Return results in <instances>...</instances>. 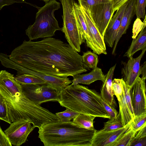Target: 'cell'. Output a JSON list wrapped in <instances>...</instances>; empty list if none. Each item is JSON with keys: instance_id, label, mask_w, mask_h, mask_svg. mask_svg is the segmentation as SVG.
Returning <instances> with one entry per match:
<instances>
[{"instance_id": "obj_27", "label": "cell", "mask_w": 146, "mask_h": 146, "mask_svg": "<svg viewBox=\"0 0 146 146\" xmlns=\"http://www.w3.org/2000/svg\"><path fill=\"white\" fill-rule=\"evenodd\" d=\"M146 126V113L135 116L130 124V127L136 134L143 127Z\"/></svg>"}, {"instance_id": "obj_41", "label": "cell", "mask_w": 146, "mask_h": 146, "mask_svg": "<svg viewBox=\"0 0 146 146\" xmlns=\"http://www.w3.org/2000/svg\"></svg>"}, {"instance_id": "obj_12", "label": "cell", "mask_w": 146, "mask_h": 146, "mask_svg": "<svg viewBox=\"0 0 146 146\" xmlns=\"http://www.w3.org/2000/svg\"><path fill=\"white\" fill-rule=\"evenodd\" d=\"M127 3L128 1L117 10L110 19L105 32L103 37L104 41L105 44L110 47L113 46Z\"/></svg>"}, {"instance_id": "obj_30", "label": "cell", "mask_w": 146, "mask_h": 146, "mask_svg": "<svg viewBox=\"0 0 146 146\" xmlns=\"http://www.w3.org/2000/svg\"><path fill=\"white\" fill-rule=\"evenodd\" d=\"M79 114L68 108H66V110L64 111L55 113L60 121L65 122L69 121L74 119Z\"/></svg>"}, {"instance_id": "obj_37", "label": "cell", "mask_w": 146, "mask_h": 146, "mask_svg": "<svg viewBox=\"0 0 146 146\" xmlns=\"http://www.w3.org/2000/svg\"><path fill=\"white\" fill-rule=\"evenodd\" d=\"M15 3H26L25 0H0V10L5 5H11Z\"/></svg>"}, {"instance_id": "obj_8", "label": "cell", "mask_w": 146, "mask_h": 146, "mask_svg": "<svg viewBox=\"0 0 146 146\" xmlns=\"http://www.w3.org/2000/svg\"><path fill=\"white\" fill-rule=\"evenodd\" d=\"M31 124L26 119L11 123L4 132L12 146H20L26 142L29 135L36 127Z\"/></svg>"}, {"instance_id": "obj_11", "label": "cell", "mask_w": 146, "mask_h": 146, "mask_svg": "<svg viewBox=\"0 0 146 146\" xmlns=\"http://www.w3.org/2000/svg\"><path fill=\"white\" fill-rule=\"evenodd\" d=\"M146 50V48L142 50L140 54L136 58L131 57L128 58L127 62H121L123 65L121 72L122 78L130 88L140 75V62Z\"/></svg>"}, {"instance_id": "obj_32", "label": "cell", "mask_w": 146, "mask_h": 146, "mask_svg": "<svg viewBox=\"0 0 146 146\" xmlns=\"http://www.w3.org/2000/svg\"><path fill=\"white\" fill-rule=\"evenodd\" d=\"M79 5L86 10L96 5L110 1V0H78Z\"/></svg>"}, {"instance_id": "obj_16", "label": "cell", "mask_w": 146, "mask_h": 146, "mask_svg": "<svg viewBox=\"0 0 146 146\" xmlns=\"http://www.w3.org/2000/svg\"><path fill=\"white\" fill-rule=\"evenodd\" d=\"M26 74L33 75L39 77L44 81L46 84L59 92L72 83V81L67 77H61L47 75L28 69H27Z\"/></svg>"}, {"instance_id": "obj_13", "label": "cell", "mask_w": 146, "mask_h": 146, "mask_svg": "<svg viewBox=\"0 0 146 146\" xmlns=\"http://www.w3.org/2000/svg\"><path fill=\"white\" fill-rule=\"evenodd\" d=\"M130 124L119 129L110 131L96 130L91 146H111L113 143L128 129Z\"/></svg>"}, {"instance_id": "obj_14", "label": "cell", "mask_w": 146, "mask_h": 146, "mask_svg": "<svg viewBox=\"0 0 146 146\" xmlns=\"http://www.w3.org/2000/svg\"><path fill=\"white\" fill-rule=\"evenodd\" d=\"M80 7L84 17L89 35L95 48L96 54H107L106 44L103 37L92 21L88 12Z\"/></svg>"}, {"instance_id": "obj_7", "label": "cell", "mask_w": 146, "mask_h": 146, "mask_svg": "<svg viewBox=\"0 0 146 146\" xmlns=\"http://www.w3.org/2000/svg\"><path fill=\"white\" fill-rule=\"evenodd\" d=\"M21 85L24 94L36 105H40L49 101L58 102L59 100V92L46 83Z\"/></svg>"}, {"instance_id": "obj_1", "label": "cell", "mask_w": 146, "mask_h": 146, "mask_svg": "<svg viewBox=\"0 0 146 146\" xmlns=\"http://www.w3.org/2000/svg\"><path fill=\"white\" fill-rule=\"evenodd\" d=\"M9 58L32 71L59 77L86 72L81 56L68 44L51 37L38 41L25 40Z\"/></svg>"}, {"instance_id": "obj_15", "label": "cell", "mask_w": 146, "mask_h": 146, "mask_svg": "<svg viewBox=\"0 0 146 146\" xmlns=\"http://www.w3.org/2000/svg\"><path fill=\"white\" fill-rule=\"evenodd\" d=\"M136 0H129L123 16L121 24L113 46L112 54L114 55L117 44L122 36L126 33L135 13V5Z\"/></svg>"}, {"instance_id": "obj_5", "label": "cell", "mask_w": 146, "mask_h": 146, "mask_svg": "<svg viewBox=\"0 0 146 146\" xmlns=\"http://www.w3.org/2000/svg\"><path fill=\"white\" fill-rule=\"evenodd\" d=\"M60 8V3L56 0H51L39 8L35 22L25 30L29 40L52 37L57 31L61 30L54 15Z\"/></svg>"}, {"instance_id": "obj_4", "label": "cell", "mask_w": 146, "mask_h": 146, "mask_svg": "<svg viewBox=\"0 0 146 146\" xmlns=\"http://www.w3.org/2000/svg\"><path fill=\"white\" fill-rule=\"evenodd\" d=\"M100 94L87 86L69 85L59 93L58 102L62 106L79 113L110 118L102 104Z\"/></svg>"}, {"instance_id": "obj_38", "label": "cell", "mask_w": 146, "mask_h": 146, "mask_svg": "<svg viewBox=\"0 0 146 146\" xmlns=\"http://www.w3.org/2000/svg\"><path fill=\"white\" fill-rule=\"evenodd\" d=\"M129 0H111L114 11L118 9L124 3Z\"/></svg>"}, {"instance_id": "obj_17", "label": "cell", "mask_w": 146, "mask_h": 146, "mask_svg": "<svg viewBox=\"0 0 146 146\" xmlns=\"http://www.w3.org/2000/svg\"><path fill=\"white\" fill-rule=\"evenodd\" d=\"M115 64L111 67L105 76L104 82L101 88L100 95L103 100L115 108L117 104L114 99L112 87V78L116 66Z\"/></svg>"}, {"instance_id": "obj_26", "label": "cell", "mask_w": 146, "mask_h": 146, "mask_svg": "<svg viewBox=\"0 0 146 146\" xmlns=\"http://www.w3.org/2000/svg\"><path fill=\"white\" fill-rule=\"evenodd\" d=\"M129 146H146V126L136 132Z\"/></svg>"}, {"instance_id": "obj_20", "label": "cell", "mask_w": 146, "mask_h": 146, "mask_svg": "<svg viewBox=\"0 0 146 146\" xmlns=\"http://www.w3.org/2000/svg\"><path fill=\"white\" fill-rule=\"evenodd\" d=\"M142 29L139 35L133 39L128 49L124 54L123 56L129 58L139 50L146 48V17L145 16L143 22Z\"/></svg>"}, {"instance_id": "obj_24", "label": "cell", "mask_w": 146, "mask_h": 146, "mask_svg": "<svg viewBox=\"0 0 146 146\" xmlns=\"http://www.w3.org/2000/svg\"><path fill=\"white\" fill-rule=\"evenodd\" d=\"M15 78L16 81L21 85L46 83L44 81L39 77L30 74H24L19 75H16Z\"/></svg>"}, {"instance_id": "obj_22", "label": "cell", "mask_w": 146, "mask_h": 146, "mask_svg": "<svg viewBox=\"0 0 146 146\" xmlns=\"http://www.w3.org/2000/svg\"><path fill=\"white\" fill-rule=\"evenodd\" d=\"M95 116L89 115L79 113L72 122L80 127L91 130L95 129L94 126V120Z\"/></svg>"}, {"instance_id": "obj_19", "label": "cell", "mask_w": 146, "mask_h": 146, "mask_svg": "<svg viewBox=\"0 0 146 146\" xmlns=\"http://www.w3.org/2000/svg\"><path fill=\"white\" fill-rule=\"evenodd\" d=\"M105 76L102 69L97 67L88 73L78 74L73 76L71 84H81L89 85L98 80H101L103 82L105 80Z\"/></svg>"}, {"instance_id": "obj_10", "label": "cell", "mask_w": 146, "mask_h": 146, "mask_svg": "<svg viewBox=\"0 0 146 146\" xmlns=\"http://www.w3.org/2000/svg\"><path fill=\"white\" fill-rule=\"evenodd\" d=\"M145 80L139 77L130 88L129 92L135 117L146 113Z\"/></svg>"}, {"instance_id": "obj_6", "label": "cell", "mask_w": 146, "mask_h": 146, "mask_svg": "<svg viewBox=\"0 0 146 146\" xmlns=\"http://www.w3.org/2000/svg\"><path fill=\"white\" fill-rule=\"evenodd\" d=\"M62 5L63 27L61 31L64 34L68 44L74 50L80 52L81 45L85 42L82 32L78 26L74 15V0H60Z\"/></svg>"}, {"instance_id": "obj_28", "label": "cell", "mask_w": 146, "mask_h": 146, "mask_svg": "<svg viewBox=\"0 0 146 146\" xmlns=\"http://www.w3.org/2000/svg\"><path fill=\"white\" fill-rule=\"evenodd\" d=\"M124 82L122 78H114L112 80V87L114 94L116 96L118 101H120L121 97L124 91Z\"/></svg>"}, {"instance_id": "obj_36", "label": "cell", "mask_w": 146, "mask_h": 146, "mask_svg": "<svg viewBox=\"0 0 146 146\" xmlns=\"http://www.w3.org/2000/svg\"><path fill=\"white\" fill-rule=\"evenodd\" d=\"M5 132L0 125V146H12Z\"/></svg>"}, {"instance_id": "obj_18", "label": "cell", "mask_w": 146, "mask_h": 146, "mask_svg": "<svg viewBox=\"0 0 146 146\" xmlns=\"http://www.w3.org/2000/svg\"><path fill=\"white\" fill-rule=\"evenodd\" d=\"M73 11L78 26L83 34L86 46L92 50L93 52L96 54V50L89 35L84 15L80 5L75 1Z\"/></svg>"}, {"instance_id": "obj_34", "label": "cell", "mask_w": 146, "mask_h": 146, "mask_svg": "<svg viewBox=\"0 0 146 146\" xmlns=\"http://www.w3.org/2000/svg\"><path fill=\"white\" fill-rule=\"evenodd\" d=\"M102 102L104 108L110 116L109 119L116 118L118 115V112L115 108L110 105L103 100Z\"/></svg>"}, {"instance_id": "obj_25", "label": "cell", "mask_w": 146, "mask_h": 146, "mask_svg": "<svg viewBox=\"0 0 146 146\" xmlns=\"http://www.w3.org/2000/svg\"><path fill=\"white\" fill-rule=\"evenodd\" d=\"M135 134L129 126L127 130L113 143L111 146H129Z\"/></svg>"}, {"instance_id": "obj_23", "label": "cell", "mask_w": 146, "mask_h": 146, "mask_svg": "<svg viewBox=\"0 0 146 146\" xmlns=\"http://www.w3.org/2000/svg\"><path fill=\"white\" fill-rule=\"evenodd\" d=\"M83 65L86 68L94 70L96 68L98 62V57L97 54L88 50L83 52L81 56Z\"/></svg>"}, {"instance_id": "obj_31", "label": "cell", "mask_w": 146, "mask_h": 146, "mask_svg": "<svg viewBox=\"0 0 146 146\" xmlns=\"http://www.w3.org/2000/svg\"><path fill=\"white\" fill-rule=\"evenodd\" d=\"M146 0H136L135 5V13L137 18L144 19L146 16Z\"/></svg>"}, {"instance_id": "obj_29", "label": "cell", "mask_w": 146, "mask_h": 146, "mask_svg": "<svg viewBox=\"0 0 146 146\" xmlns=\"http://www.w3.org/2000/svg\"><path fill=\"white\" fill-rule=\"evenodd\" d=\"M123 127L120 116L118 114L116 118L109 119L108 121L104 123L102 129L105 131H110L117 129Z\"/></svg>"}, {"instance_id": "obj_2", "label": "cell", "mask_w": 146, "mask_h": 146, "mask_svg": "<svg viewBox=\"0 0 146 146\" xmlns=\"http://www.w3.org/2000/svg\"><path fill=\"white\" fill-rule=\"evenodd\" d=\"M0 94L5 100L11 123L26 119L39 128L44 124L60 120L56 114L30 100L13 75L5 70L0 71Z\"/></svg>"}, {"instance_id": "obj_33", "label": "cell", "mask_w": 146, "mask_h": 146, "mask_svg": "<svg viewBox=\"0 0 146 146\" xmlns=\"http://www.w3.org/2000/svg\"><path fill=\"white\" fill-rule=\"evenodd\" d=\"M0 119L10 124L8 117L7 108L5 100L0 94Z\"/></svg>"}, {"instance_id": "obj_39", "label": "cell", "mask_w": 146, "mask_h": 146, "mask_svg": "<svg viewBox=\"0 0 146 146\" xmlns=\"http://www.w3.org/2000/svg\"><path fill=\"white\" fill-rule=\"evenodd\" d=\"M140 75H141V78L146 79V61L140 66Z\"/></svg>"}, {"instance_id": "obj_3", "label": "cell", "mask_w": 146, "mask_h": 146, "mask_svg": "<svg viewBox=\"0 0 146 146\" xmlns=\"http://www.w3.org/2000/svg\"><path fill=\"white\" fill-rule=\"evenodd\" d=\"M38 137L44 146H91L96 130L82 128L71 121L44 124L38 128Z\"/></svg>"}, {"instance_id": "obj_9", "label": "cell", "mask_w": 146, "mask_h": 146, "mask_svg": "<svg viewBox=\"0 0 146 146\" xmlns=\"http://www.w3.org/2000/svg\"><path fill=\"white\" fill-rule=\"evenodd\" d=\"M87 11L103 37L110 21L115 12L112 1L110 0L96 5Z\"/></svg>"}, {"instance_id": "obj_35", "label": "cell", "mask_w": 146, "mask_h": 146, "mask_svg": "<svg viewBox=\"0 0 146 146\" xmlns=\"http://www.w3.org/2000/svg\"><path fill=\"white\" fill-rule=\"evenodd\" d=\"M123 87L126 101L134 118L135 116L131 104V98L129 92L130 88L126 85L125 82L123 84Z\"/></svg>"}, {"instance_id": "obj_40", "label": "cell", "mask_w": 146, "mask_h": 146, "mask_svg": "<svg viewBox=\"0 0 146 146\" xmlns=\"http://www.w3.org/2000/svg\"><path fill=\"white\" fill-rule=\"evenodd\" d=\"M43 1H44L45 2V3L48 2L49 1H50L51 0H40Z\"/></svg>"}, {"instance_id": "obj_21", "label": "cell", "mask_w": 146, "mask_h": 146, "mask_svg": "<svg viewBox=\"0 0 146 146\" xmlns=\"http://www.w3.org/2000/svg\"><path fill=\"white\" fill-rule=\"evenodd\" d=\"M118 102L119 106V114L122 123L124 126L130 124L133 119V117L126 101L124 91L121 97L120 101Z\"/></svg>"}]
</instances>
